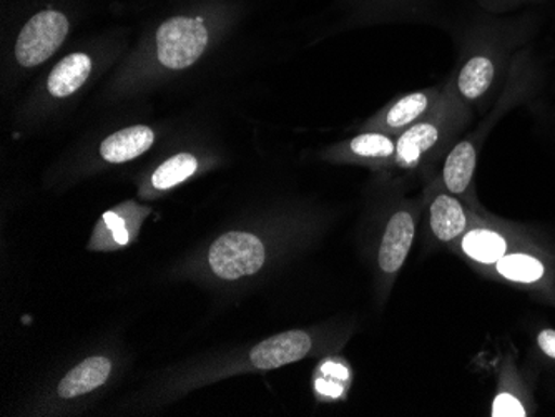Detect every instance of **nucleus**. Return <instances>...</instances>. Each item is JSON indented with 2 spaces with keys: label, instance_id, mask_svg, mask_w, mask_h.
Listing matches in <instances>:
<instances>
[{
  "label": "nucleus",
  "instance_id": "ddd939ff",
  "mask_svg": "<svg viewBox=\"0 0 555 417\" xmlns=\"http://www.w3.org/2000/svg\"><path fill=\"white\" fill-rule=\"evenodd\" d=\"M479 148L469 139H460L442 160L439 182L449 193L464 196L473 186Z\"/></svg>",
  "mask_w": 555,
  "mask_h": 417
},
{
  "label": "nucleus",
  "instance_id": "39448f33",
  "mask_svg": "<svg viewBox=\"0 0 555 417\" xmlns=\"http://www.w3.org/2000/svg\"><path fill=\"white\" fill-rule=\"evenodd\" d=\"M444 87L446 83L444 86L429 87V89L416 90V92L398 96L377 112L373 118H370L364 129L391 133L396 136L401 135L404 130L410 129L416 121L423 120L426 115L435 110L436 105L441 101Z\"/></svg>",
  "mask_w": 555,
  "mask_h": 417
},
{
  "label": "nucleus",
  "instance_id": "f3484780",
  "mask_svg": "<svg viewBox=\"0 0 555 417\" xmlns=\"http://www.w3.org/2000/svg\"><path fill=\"white\" fill-rule=\"evenodd\" d=\"M199 168V160L189 152L173 155L167 158L164 164L155 168L154 173L150 177V183L155 190H170L180 183L186 182L190 177L195 175Z\"/></svg>",
  "mask_w": 555,
  "mask_h": 417
},
{
  "label": "nucleus",
  "instance_id": "4468645a",
  "mask_svg": "<svg viewBox=\"0 0 555 417\" xmlns=\"http://www.w3.org/2000/svg\"><path fill=\"white\" fill-rule=\"evenodd\" d=\"M155 139L157 135L150 127H127L100 143V157L112 165L127 164L149 152L154 146Z\"/></svg>",
  "mask_w": 555,
  "mask_h": 417
},
{
  "label": "nucleus",
  "instance_id": "412c9836",
  "mask_svg": "<svg viewBox=\"0 0 555 417\" xmlns=\"http://www.w3.org/2000/svg\"><path fill=\"white\" fill-rule=\"evenodd\" d=\"M323 372L327 373V375L335 376V378H346V375H348L346 367L339 366V364L335 363L324 364Z\"/></svg>",
  "mask_w": 555,
  "mask_h": 417
},
{
  "label": "nucleus",
  "instance_id": "4be33fe9",
  "mask_svg": "<svg viewBox=\"0 0 555 417\" xmlns=\"http://www.w3.org/2000/svg\"><path fill=\"white\" fill-rule=\"evenodd\" d=\"M479 4L488 11H499V9L504 8L506 0H479Z\"/></svg>",
  "mask_w": 555,
  "mask_h": 417
},
{
  "label": "nucleus",
  "instance_id": "f257e3e1",
  "mask_svg": "<svg viewBox=\"0 0 555 417\" xmlns=\"http://www.w3.org/2000/svg\"><path fill=\"white\" fill-rule=\"evenodd\" d=\"M236 15L240 12L235 4L218 0L186 5L158 22L143 42L142 57L149 58L155 70H185L207 54Z\"/></svg>",
  "mask_w": 555,
  "mask_h": 417
},
{
  "label": "nucleus",
  "instance_id": "20e7f679",
  "mask_svg": "<svg viewBox=\"0 0 555 417\" xmlns=\"http://www.w3.org/2000/svg\"><path fill=\"white\" fill-rule=\"evenodd\" d=\"M208 261L215 275L235 282L260 272L264 264V245L254 233H224L210 248Z\"/></svg>",
  "mask_w": 555,
  "mask_h": 417
},
{
  "label": "nucleus",
  "instance_id": "f8f14e48",
  "mask_svg": "<svg viewBox=\"0 0 555 417\" xmlns=\"http://www.w3.org/2000/svg\"><path fill=\"white\" fill-rule=\"evenodd\" d=\"M332 155L338 160L392 167L396 158V135L376 132V130H364L360 135L348 140L345 145L333 148Z\"/></svg>",
  "mask_w": 555,
  "mask_h": 417
},
{
  "label": "nucleus",
  "instance_id": "9b49d317",
  "mask_svg": "<svg viewBox=\"0 0 555 417\" xmlns=\"http://www.w3.org/2000/svg\"><path fill=\"white\" fill-rule=\"evenodd\" d=\"M95 70L90 52L77 51L65 55L54 65L46 80V92L54 101H65L79 93Z\"/></svg>",
  "mask_w": 555,
  "mask_h": 417
},
{
  "label": "nucleus",
  "instance_id": "6e6552de",
  "mask_svg": "<svg viewBox=\"0 0 555 417\" xmlns=\"http://www.w3.org/2000/svg\"><path fill=\"white\" fill-rule=\"evenodd\" d=\"M352 15L366 22H426L439 15V0H348Z\"/></svg>",
  "mask_w": 555,
  "mask_h": 417
},
{
  "label": "nucleus",
  "instance_id": "aec40b11",
  "mask_svg": "<svg viewBox=\"0 0 555 417\" xmlns=\"http://www.w3.org/2000/svg\"><path fill=\"white\" fill-rule=\"evenodd\" d=\"M538 344L542 353L555 360V329H544V331L539 333Z\"/></svg>",
  "mask_w": 555,
  "mask_h": 417
},
{
  "label": "nucleus",
  "instance_id": "dca6fc26",
  "mask_svg": "<svg viewBox=\"0 0 555 417\" xmlns=\"http://www.w3.org/2000/svg\"><path fill=\"white\" fill-rule=\"evenodd\" d=\"M461 248L470 260L477 263L492 264L498 263L506 255V239L499 233L491 230L476 229L466 232L461 242Z\"/></svg>",
  "mask_w": 555,
  "mask_h": 417
},
{
  "label": "nucleus",
  "instance_id": "9d476101",
  "mask_svg": "<svg viewBox=\"0 0 555 417\" xmlns=\"http://www.w3.org/2000/svg\"><path fill=\"white\" fill-rule=\"evenodd\" d=\"M311 351V338L305 331L280 333L264 339L251 350L249 361L257 369L270 372L286 364L296 363L307 357Z\"/></svg>",
  "mask_w": 555,
  "mask_h": 417
},
{
  "label": "nucleus",
  "instance_id": "2eb2a0df",
  "mask_svg": "<svg viewBox=\"0 0 555 417\" xmlns=\"http://www.w3.org/2000/svg\"><path fill=\"white\" fill-rule=\"evenodd\" d=\"M112 364L105 357H89L82 361L79 366H75L59 385V394L64 400L82 396L93 389L100 388L107 381L111 375Z\"/></svg>",
  "mask_w": 555,
  "mask_h": 417
},
{
  "label": "nucleus",
  "instance_id": "f03ea898",
  "mask_svg": "<svg viewBox=\"0 0 555 417\" xmlns=\"http://www.w3.org/2000/svg\"><path fill=\"white\" fill-rule=\"evenodd\" d=\"M469 120V108L457 99L451 83H446L441 101L431 114L416 121L396 136L395 168L401 170H429L444 160L457 136Z\"/></svg>",
  "mask_w": 555,
  "mask_h": 417
},
{
  "label": "nucleus",
  "instance_id": "0eeeda50",
  "mask_svg": "<svg viewBox=\"0 0 555 417\" xmlns=\"http://www.w3.org/2000/svg\"><path fill=\"white\" fill-rule=\"evenodd\" d=\"M498 77V64L494 58L481 52L464 51L460 67L449 80L457 99L464 104H477L488 95Z\"/></svg>",
  "mask_w": 555,
  "mask_h": 417
},
{
  "label": "nucleus",
  "instance_id": "1a4fd4ad",
  "mask_svg": "<svg viewBox=\"0 0 555 417\" xmlns=\"http://www.w3.org/2000/svg\"><path fill=\"white\" fill-rule=\"evenodd\" d=\"M433 195L429 200V229L438 242L452 243L467 232L469 218L466 208L456 195L449 193L441 182H433Z\"/></svg>",
  "mask_w": 555,
  "mask_h": 417
},
{
  "label": "nucleus",
  "instance_id": "a211bd4d",
  "mask_svg": "<svg viewBox=\"0 0 555 417\" xmlns=\"http://www.w3.org/2000/svg\"><path fill=\"white\" fill-rule=\"evenodd\" d=\"M498 272L511 282L534 283L544 276V264L529 255H504L498 261Z\"/></svg>",
  "mask_w": 555,
  "mask_h": 417
},
{
  "label": "nucleus",
  "instance_id": "423d86ee",
  "mask_svg": "<svg viewBox=\"0 0 555 417\" xmlns=\"http://www.w3.org/2000/svg\"><path fill=\"white\" fill-rule=\"evenodd\" d=\"M413 208H401L395 211L386 225L383 235L377 264L382 272L388 276L398 275L402 264L406 263L408 255L413 248L416 236V217Z\"/></svg>",
  "mask_w": 555,
  "mask_h": 417
},
{
  "label": "nucleus",
  "instance_id": "7ed1b4c3",
  "mask_svg": "<svg viewBox=\"0 0 555 417\" xmlns=\"http://www.w3.org/2000/svg\"><path fill=\"white\" fill-rule=\"evenodd\" d=\"M74 27V12L61 5L37 9L18 29L14 58L21 68H37L57 54Z\"/></svg>",
  "mask_w": 555,
  "mask_h": 417
},
{
  "label": "nucleus",
  "instance_id": "6ab92c4d",
  "mask_svg": "<svg viewBox=\"0 0 555 417\" xmlns=\"http://www.w3.org/2000/svg\"><path fill=\"white\" fill-rule=\"evenodd\" d=\"M494 417H524L527 416L526 409L517 398L509 392H501L492 404V414Z\"/></svg>",
  "mask_w": 555,
  "mask_h": 417
}]
</instances>
